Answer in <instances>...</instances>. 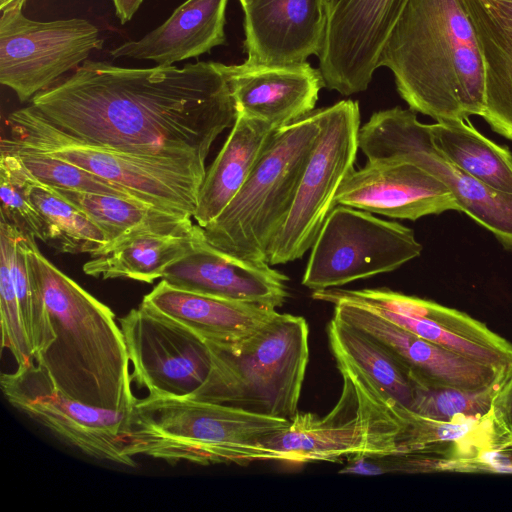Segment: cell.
Masks as SVG:
<instances>
[{
	"label": "cell",
	"instance_id": "cell-1",
	"mask_svg": "<svg viewBox=\"0 0 512 512\" xmlns=\"http://www.w3.org/2000/svg\"><path fill=\"white\" fill-rule=\"evenodd\" d=\"M30 106L77 142L201 163L236 119L227 80L212 61L127 68L85 60Z\"/></svg>",
	"mask_w": 512,
	"mask_h": 512
},
{
	"label": "cell",
	"instance_id": "cell-2",
	"mask_svg": "<svg viewBox=\"0 0 512 512\" xmlns=\"http://www.w3.org/2000/svg\"><path fill=\"white\" fill-rule=\"evenodd\" d=\"M401 98L436 121L482 116L485 70L463 0H408L379 59Z\"/></svg>",
	"mask_w": 512,
	"mask_h": 512
},
{
	"label": "cell",
	"instance_id": "cell-3",
	"mask_svg": "<svg viewBox=\"0 0 512 512\" xmlns=\"http://www.w3.org/2000/svg\"><path fill=\"white\" fill-rule=\"evenodd\" d=\"M39 273L54 341L35 356L63 394L92 407L130 411L131 389L126 342L113 311L52 264L26 234Z\"/></svg>",
	"mask_w": 512,
	"mask_h": 512
},
{
	"label": "cell",
	"instance_id": "cell-4",
	"mask_svg": "<svg viewBox=\"0 0 512 512\" xmlns=\"http://www.w3.org/2000/svg\"><path fill=\"white\" fill-rule=\"evenodd\" d=\"M288 419L191 398L136 399L125 435L124 454L171 464L248 465L277 461L266 443Z\"/></svg>",
	"mask_w": 512,
	"mask_h": 512
},
{
	"label": "cell",
	"instance_id": "cell-5",
	"mask_svg": "<svg viewBox=\"0 0 512 512\" xmlns=\"http://www.w3.org/2000/svg\"><path fill=\"white\" fill-rule=\"evenodd\" d=\"M206 343L211 369L191 399L288 420L298 412L309 361L305 318L277 312L239 341Z\"/></svg>",
	"mask_w": 512,
	"mask_h": 512
},
{
	"label": "cell",
	"instance_id": "cell-6",
	"mask_svg": "<svg viewBox=\"0 0 512 512\" xmlns=\"http://www.w3.org/2000/svg\"><path fill=\"white\" fill-rule=\"evenodd\" d=\"M320 130L316 109L273 133L243 186L203 228L212 246L240 259L267 262Z\"/></svg>",
	"mask_w": 512,
	"mask_h": 512
},
{
	"label": "cell",
	"instance_id": "cell-7",
	"mask_svg": "<svg viewBox=\"0 0 512 512\" xmlns=\"http://www.w3.org/2000/svg\"><path fill=\"white\" fill-rule=\"evenodd\" d=\"M335 360L343 378L339 401L322 418L297 412L266 443L277 461L336 462L356 455L397 452L401 424L392 400L355 367Z\"/></svg>",
	"mask_w": 512,
	"mask_h": 512
},
{
	"label": "cell",
	"instance_id": "cell-8",
	"mask_svg": "<svg viewBox=\"0 0 512 512\" xmlns=\"http://www.w3.org/2000/svg\"><path fill=\"white\" fill-rule=\"evenodd\" d=\"M18 146L75 164L135 194L158 208L193 217L205 163L142 156L77 142L58 132L29 105L7 120Z\"/></svg>",
	"mask_w": 512,
	"mask_h": 512
},
{
	"label": "cell",
	"instance_id": "cell-9",
	"mask_svg": "<svg viewBox=\"0 0 512 512\" xmlns=\"http://www.w3.org/2000/svg\"><path fill=\"white\" fill-rule=\"evenodd\" d=\"M320 134L302 172L282 226L268 250L269 265L301 258L336 206V195L353 171L359 149V103L342 100L320 108Z\"/></svg>",
	"mask_w": 512,
	"mask_h": 512
},
{
	"label": "cell",
	"instance_id": "cell-10",
	"mask_svg": "<svg viewBox=\"0 0 512 512\" xmlns=\"http://www.w3.org/2000/svg\"><path fill=\"white\" fill-rule=\"evenodd\" d=\"M421 251L408 227L364 210L336 205L311 247L302 285L313 291L337 288L393 271Z\"/></svg>",
	"mask_w": 512,
	"mask_h": 512
},
{
	"label": "cell",
	"instance_id": "cell-11",
	"mask_svg": "<svg viewBox=\"0 0 512 512\" xmlns=\"http://www.w3.org/2000/svg\"><path fill=\"white\" fill-rule=\"evenodd\" d=\"M359 148L368 160L403 158L437 176L453 193L460 212L512 249V194L494 190L457 167L431 141L429 124L415 111L394 107L372 114L359 129Z\"/></svg>",
	"mask_w": 512,
	"mask_h": 512
},
{
	"label": "cell",
	"instance_id": "cell-12",
	"mask_svg": "<svg viewBox=\"0 0 512 512\" xmlns=\"http://www.w3.org/2000/svg\"><path fill=\"white\" fill-rule=\"evenodd\" d=\"M25 2L13 0L0 9V82L21 102L76 69L103 44L88 20H31L23 14Z\"/></svg>",
	"mask_w": 512,
	"mask_h": 512
},
{
	"label": "cell",
	"instance_id": "cell-13",
	"mask_svg": "<svg viewBox=\"0 0 512 512\" xmlns=\"http://www.w3.org/2000/svg\"><path fill=\"white\" fill-rule=\"evenodd\" d=\"M0 386L14 408L65 443L99 460L136 466L134 459L124 454L131 410L100 409L68 397L36 362L2 373Z\"/></svg>",
	"mask_w": 512,
	"mask_h": 512
},
{
	"label": "cell",
	"instance_id": "cell-14",
	"mask_svg": "<svg viewBox=\"0 0 512 512\" xmlns=\"http://www.w3.org/2000/svg\"><path fill=\"white\" fill-rule=\"evenodd\" d=\"M131 373L152 398H190L205 382L211 357L206 341L186 326L140 303L120 318Z\"/></svg>",
	"mask_w": 512,
	"mask_h": 512
},
{
	"label": "cell",
	"instance_id": "cell-15",
	"mask_svg": "<svg viewBox=\"0 0 512 512\" xmlns=\"http://www.w3.org/2000/svg\"><path fill=\"white\" fill-rule=\"evenodd\" d=\"M315 300L350 302L374 311L399 327L473 361L506 373L512 366V344L480 321L433 301L387 288H329L312 293Z\"/></svg>",
	"mask_w": 512,
	"mask_h": 512
},
{
	"label": "cell",
	"instance_id": "cell-16",
	"mask_svg": "<svg viewBox=\"0 0 512 512\" xmlns=\"http://www.w3.org/2000/svg\"><path fill=\"white\" fill-rule=\"evenodd\" d=\"M326 30L318 55L324 87L343 96L365 91L408 0H325Z\"/></svg>",
	"mask_w": 512,
	"mask_h": 512
},
{
	"label": "cell",
	"instance_id": "cell-17",
	"mask_svg": "<svg viewBox=\"0 0 512 512\" xmlns=\"http://www.w3.org/2000/svg\"><path fill=\"white\" fill-rule=\"evenodd\" d=\"M336 205L395 219L417 220L460 211L451 190L421 165L403 158L367 160L341 184Z\"/></svg>",
	"mask_w": 512,
	"mask_h": 512
},
{
	"label": "cell",
	"instance_id": "cell-18",
	"mask_svg": "<svg viewBox=\"0 0 512 512\" xmlns=\"http://www.w3.org/2000/svg\"><path fill=\"white\" fill-rule=\"evenodd\" d=\"M333 305L335 317L374 338L417 385L480 390L498 386L507 373L423 339L362 305L350 302Z\"/></svg>",
	"mask_w": 512,
	"mask_h": 512
},
{
	"label": "cell",
	"instance_id": "cell-19",
	"mask_svg": "<svg viewBox=\"0 0 512 512\" xmlns=\"http://www.w3.org/2000/svg\"><path fill=\"white\" fill-rule=\"evenodd\" d=\"M173 287L233 301L281 307L288 277L264 261L224 253L202 235L193 248L166 268L161 278Z\"/></svg>",
	"mask_w": 512,
	"mask_h": 512
},
{
	"label": "cell",
	"instance_id": "cell-20",
	"mask_svg": "<svg viewBox=\"0 0 512 512\" xmlns=\"http://www.w3.org/2000/svg\"><path fill=\"white\" fill-rule=\"evenodd\" d=\"M247 63L290 65L319 55L326 30L325 0H246Z\"/></svg>",
	"mask_w": 512,
	"mask_h": 512
},
{
	"label": "cell",
	"instance_id": "cell-21",
	"mask_svg": "<svg viewBox=\"0 0 512 512\" xmlns=\"http://www.w3.org/2000/svg\"><path fill=\"white\" fill-rule=\"evenodd\" d=\"M236 114L261 120L278 129L314 111L324 87L319 69L308 62L290 65L219 63Z\"/></svg>",
	"mask_w": 512,
	"mask_h": 512
},
{
	"label": "cell",
	"instance_id": "cell-22",
	"mask_svg": "<svg viewBox=\"0 0 512 512\" xmlns=\"http://www.w3.org/2000/svg\"><path fill=\"white\" fill-rule=\"evenodd\" d=\"M228 0H186L170 17L139 40L122 43L114 58L152 60L159 66L198 57L224 45Z\"/></svg>",
	"mask_w": 512,
	"mask_h": 512
},
{
	"label": "cell",
	"instance_id": "cell-23",
	"mask_svg": "<svg viewBox=\"0 0 512 512\" xmlns=\"http://www.w3.org/2000/svg\"><path fill=\"white\" fill-rule=\"evenodd\" d=\"M141 303L186 326L204 341L217 344L241 340L277 313L271 306L183 290L164 280Z\"/></svg>",
	"mask_w": 512,
	"mask_h": 512
},
{
	"label": "cell",
	"instance_id": "cell-24",
	"mask_svg": "<svg viewBox=\"0 0 512 512\" xmlns=\"http://www.w3.org/2000/svg\"><path fill=\"white\" fill-rule=\"evenodd\" d=\"M474 26L485 70L482 116L512 140V0H463Z\"/></svg>",
	"mask_w": 512,
	"mask_h": 512
},
{
	"label": "cell",
	"instance_id": "cell-25",
	"mask_svg": "<svg viewBox=\"0 0 512 512\" xmlns=\"http://www.w3.org/2000/svg\"><path fill=\"white\" fill-rule=\"evenodd\" d=\"M203 233L198 224L187 232L140 229L108 243L83 265L85 274L103 279L128 278L153 283L168 266L185 256Z\"/></svg>",
	"mask_w": 512,
	"mask_h": 512
},
{
	"label": "cell",
	"instance_id": "cell-26",
	"mask_svg": "<svg viewBox=\"0 0 512 512\" xmlns=\"http://www.w3.org/2000/svg\"><path fill=\"white\" fill-rule=\"evenodd\" d=\"M277 129L257 119L236 114L223 147L206 171L193 219L204 228L234 198L258 162Z\"/></svg>",
	"mask_w": 512,
	"mask_h": 512
},
{
	"label": "cell",
	"instance_id": "cell-27",
	"mask_svg": "<svg viewBox=\"0 0 512 512\" xmlns=\"http://www.w3.org/2000/svg\"><path fill=\"white\" fill-rule=\"evenodd\" d=\"M0 167L19 182L42 216L47 244L62 253H88L92 257L109 243L106 234L84 212L38 181L14 152L1 148Z\"/></svg>",
	"mask_w": 512,
	"mask_h": 512
},
{
	"label": "cell",
	"instance_id": "cell-28",
	"mask_svg": "<svg viewBox=\"0 0 512 512\" xmlns=\"http://www.w3.org/2000/svg\"><path fill=\"white\" fill-rule=\"evenodd\" d=\"M435 148L457 167L486 186L512 194V154L482 135L467 120L429 124Z\"/></svg>",
	"mask_w": 512,
	"mask_h": 512
},
{
	"label": "cell",
	"instance_id": "cell-29",
	"mask_svg": "<svg viewBox=\"0 0 512 512\" xmlns=\"http://www.w3.org/2000/svg\"><path fill=\"white\" fill-rule=\"evenodd\" d=\"M327 335L335 359H342L386 395L410 409L416 383L406 369L374 338L333 316Z\"/></svg>",
	"mask_w": 512,
	"mask_h": 512
},
{
	"label": "cell",
	"instance_id": "cell-30",
	"mask_svg": "<svg viewBox=\"0 0 512 512\" xmlns=\"http://www.w3.org/2000/svg\"><path fill=\"white\" fill-rule=\"evenodd\" d=\"M53 189L84 212L106 234L109 243L135 230L187 232L195 225L191 216L144 202L112 195Z\"/></svg>",
	"mask_w": 512,
	"mask_h": 512
},
{
	"label": "cell",
	"instance_id": "cell-31",
	"mask_svg": "<svg viewBox=\"0 0 512 512\" xmlns=\"http://www.w3.org/2000/svg\"><path fill=\"white\" fill-rule=\"evenodd\" d=\"M0 249L7 254L23 326L36 356L54 341L55 334L26 234L2 217Z\"/></svg>",
	"mask_w": 512,
	"mask_h": 512
},
{
	"label": "cell",
	"instance_id": "cell-32",
	"mask_svg": "<svg viewBox=\"0 0 512 512\" xmlns=\"http://www.w3.org/2000/svg\"><path fill=\"white\" fill-rule=\"evenodd\" d=\"M1 148L14 152L38 181L50 187L112 195L143 202L135 194L121 186L75 164L47 154L24 149L9 137L1 140Z\"/></svg>",
	"mask_w": 512,
	"mask_h": 512
},
{
	"label": "cell",
	"instance_id": "cell-33",
	"mask_svg": "<svg viewBox=\"0 0 512 512\" xmlns=\"http://www.w3.org/2000/svg\"><path fill=\"white\" fill-rule=\"evenodd\" d=\"M498 386L466 390L416 384L410 410L425 418L442 422L487 420L492 418L493 400Z\"/></svg>",
	"mask_w": 512,
	"mask_h": 512
},
{
	"label": "cell",
	"instance_id": "cell-34",
	"mask_svg": "<svg viewBox=\"0 0 512 512\" xmlns=\"http://www.w3.org/2000/svg\"><path fill=\"white\" fill-rule=\"evenodd\" d=\"M0 313L2 346L11 352L18 366L35 363V353L23 326L8 257L3 249H0Z\"/></svg>",
	"mask_w": 512,
	"mask_h": 512
},
{
	"label": "cell",
	"instance_id": "cell-35",
	"mask_svg": "<svg viewBox=\"0 0 512 512\" xmlns=\"http://www.w3.org/2000/svg\"><path fill=\"white\" fill-rule=\"evenodd\" d=\"M0 217L16 226L23 233L47 243L45 222L25 195L19 182L0 167Z\"/></svg>",
	"mask_w": 512,
	"mask_h": 512
},
{
	"label": "cell",
	"instance_id": "cell-36",
	"mask_svg": "<svg viewBox=\"0 0 512 512\" xmlns=\"http://www.w3.org/2000/svg\"><path fill=\"white\" fill-rule=\"evenodd\" d=\"M492 419L503 443L512 437V366L497 388L493 400Z\"/></svg>",
	"mask_w": 512,
	"mask_h": 512
},
{
	"label": "cell",
	"instance_id": "cell-37",
	"mask_svg": "<svg viewBox=\"0 0 512 512\" xmlns=\"http://www.w3.org/2000/svg\"><path fill=\"white\" fill-rule=\"evenodd\" d=\"M117 18L121 24H125L132 19L136 11L144 0H111Z\"/></svg>",
	"mask_w": 512,
	"mask_h": 512
},
{
	"label": "cell",
	"instance_id": "cell-38",
	"mask_svg": "<svg viewBox=\"0 0 512 512\" xmlns=\"http://www.w3.org/2000/svg\"><path fill=\"white\" fill-rule=\"evenodd\" d=\"M504 449H512V437H511V438H509L508 440H506V441L502 444V446H501L500 450H504Z\"/></svg>",
	"mask_w": 512,
	"mask_h": 512
},
{
	"label": "cell",
	"instance_id": "cell-39",
	"mask_svg": "<svg viewBox=\"0 0 512 512\" xmlns=\"http://www.w3.org/2000/svg\"><path fill=\"white\" fill-rule=\"evenodd\" d=\"M13 0H0V9L4 8L6 5H8Z\"/></svg>",
	"mask_w": 512,
	"mask_h": 512
},
{
	"label": "cell",
	"instance_id": "cell-40",
	"mask_svg": "<svg viewBox=\"0 0 512 512\" xmlns=\"http://www.w3.org/2000/svg\"><path fill=\"white\" fill-rule=\"evenodd\" d=\"M241 5L246 1V0H239Z\"/></svg>",
	"mask_w": 512,
	"mask_h": 512
}]
</instances>
